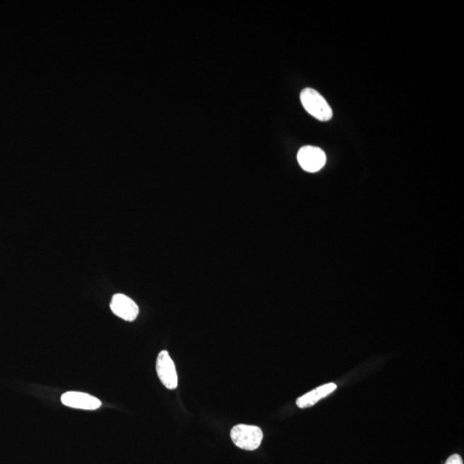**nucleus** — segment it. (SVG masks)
Instances as JSON below:
<instances>
[{
	"label": "nucleus",
	"instance_id": "nucleus-3",
	"mask_svg": "<svg viewBox=\"0 0 464 464\" xmlns=\"http://www.w3.org/2000/svg\"><path fill=\"white\" fill-rule=\"evenodd\" d=\"M156 369L160 381L168 390L177 389L178 386V376L173 359L167 351L160 352Z\"/></svg>",
	"mask_w": 464,
	"mask_h": 464
},
{
	"label": "nucleus",
	"instance_id": "nucleus-1",
	"mask_svg": "<svg viewBox=\"0 0 464 464\" xmlns=\"http://www.w3.org/2000/svg\"><path fill=\"white\" fill-rule=\"evenodd\" d=\"M300 100L305 110L320 122L330 121L333 111L326 100L318 91L306 88L300 94Z\"/></svg>",
	"mask_w": 464,
	"mask_h": 464
},
{
	"label": "nucleus",
	"instance_id": "nucleus-4",
	"mask_svg": "<svg viewBox=\"0 0 464 464\" xmlns=\"http://www.w3.org/2000/svg\"><path fill=\"white\" fill-rule=\"evenodd\" d=\"M325 153L321 148L306 146L298 151V161L303 170L314 173L325 166Z\"/></svg>",
	"mask_w": 464,
	"mask_h": 464
},
{
	"label": "nucleus",
	"instance_id": "nucleus-6",
	"mask_svg": "<svg viewBox=\"0 0 464 464\" xmlns=\"http://www.w3.org/2000/svg\"><path fill=\"white\" fill-rule=\"evenodd\" d=\"M62 402L66 407L83 410H95L102 406L101 401L97 398L77 391H68L63 394Z\"/></svg>",
	"mask_w": 464,
	"mask_h": 464
},
{
	"label": "nucleus",
	"instance_id": "nucleus-7",
	"mask_svg": "<svg viewBox=\"0 0 464 464\" xmlns=\"http://www.w3.org/2000/svg\"><path fill=\"white\" fill-rule=\"evenodd\" d=\"M336 388H337V386H336L334 383H327V385L320 386L317 388V389L308 392L307 394L298 398L296 404H297V406L300 407V409H306V407L314 406L315 403H318L320 401V400L326 398L327 395H329L332 392H334V390H336Z\"/></svg>",
	"mask_w": 464,
	"mask_h": 464
},
{
	"label": "nucleus",
	"instance_id": "nucleus-5",
	"mask_svg": "<svg viewBox=\"0 0 464 464\" xmlns=\"http://www.w3.org/2000/svg\"><path fill=\"white\" fill-rule=\"evenodd\" d=\"M112 312L125 321L133 322L139 315V307L133 299L118 294L113 296L110 303Z\"/></svg>",
	"mask_w": 464,
	"mask_h": 464
},
{
	"label": "nucleus",
	"instance_id": "nucleus-2",
	"mask_svg": "<svg viewBox=\"0 0 464 464\" xmlns=\"http://www.w3.org/2000/svg\"><path fill=\"white\" fill-rule=\"evenodd\" d=\"M231 439L236 446L245 451H255L262 445L263 433L257 426L239 424L231 431Z\"/></svg>",
	"mask_w": 464,
	"mask_h": 464
},
{
	"label": "nucleus",
	"instance_id": "nucleus-8",
	"mask_svg": "<svg viewBox=\"0 0 464 464\" xmlns=\"http://www.w3.org/2000/svg\"><path fill=\"white\" fill-rule=\"evenodd\" d=\"M445 464H463V459L458 454H454L451 456L449 458L446 460Z\"/></svg>",
	"mask_w": 464,
	"mask_h": 464
}]
</instances>
